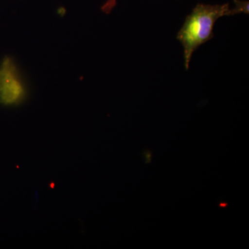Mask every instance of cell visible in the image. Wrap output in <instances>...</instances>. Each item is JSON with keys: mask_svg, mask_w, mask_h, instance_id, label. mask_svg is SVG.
<instances>
[{"mask_svg": "<svg viewBox=\"0 0 249 249\" xmlns=\"http://www.w3.org/2000/svg\"><path fill=\"white\" fill-rule=\"evenodd\" d=\"M234 3L235 4V7L230 9V16L237 14H249V1H239V0H234Z\"/></svg>", "mask_w": 249, "mask_h": 249, "instance_id": "3957f363", "label": "cell"}, {"mask_svg": "<svg viewBox=\"0 0 249 249\" xmlns=\"http://www.w3.org/2000/svg\"><path fill=\"white\" fill-rule=\"evenodd\" d=\"M230 16L229 4H198L186 18L178 31L177 39L184 49V64L189 69L193 53L199 46L214 37L213 28L216 21L223 16Z\"/></svg>", "mask_w": 249, "mask_h": 249, "instance_id": "6da1fadb", "label": "cell"}, {"mask_svg": "<svg viewBox=\"0 0 249 249\" xmlns=\"http://www.w3.org/2000/svg\"><path fill=\"white\" fill-rule=\"evenodd\" d=\"M27 89L20 72L10 57H6L0 65V103L16 106L22 102Z\"/></svg>", "mask_w": 249, "mask_h": 249, "instance_id": "7a4b0ae2", "label": "cell"}]
</instances>
